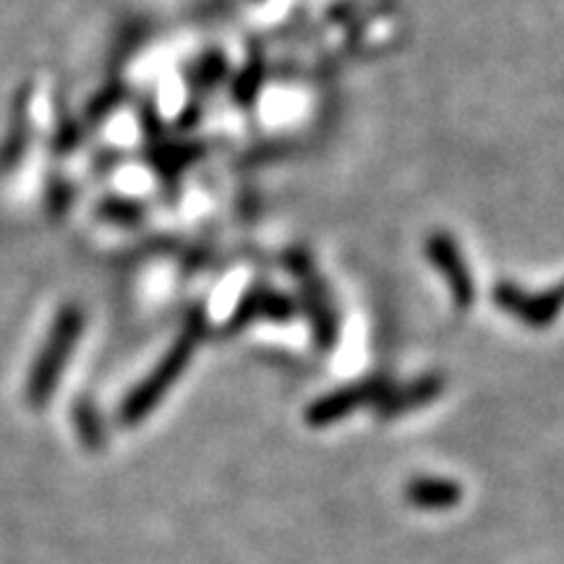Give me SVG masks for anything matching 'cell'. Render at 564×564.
I'll return each instance as SVG.
<instances>
[{"label":"cell","instance_id":"obj_6","mask_svg":"<svg viewBox=\"0 0 564 564\" xmlns=\"http://www.w3.org/2000/svg\"><path fill=\"white\" fill-rule=\"evenodd\" d=\"M408 502L418 510H452L458 507L460 499H463V486L450 481V478H437V476H421L413 478L405 489Z\"/></svg>","mask_w":564,"mask_h":564},{"label":"cell","instance_id":"obj_3","mask_svg":"<svg viewBox=\"0 0 564 564\" xmlns=\"http://www.w3.org/2000/svg\"><path fill=\"white\" fill-rule=\"evenodd\" d=\"M387 392H390V385H387L385 379H366L361 381V385L342 387V390L324 394L322 400H316L306 411V421L311 426L335 424V421H342L348 413H353L355 408L381 400Z\"/></svg>","mask_w":564,"mask_h":564},{"label":"cell","instance_id":"obj_1","mask_svg":"<svg viewBox=\"0 0 564 564\" xmlns=\"http://www.w3.org/2000/svg\"><path fill=\"white\" fill-rule=\"evenodd\" d=\"M204 333V319L202 316H191V322L186 324L184 333L178 335V340L173 342V348L162 355L158 366L152 368V374L147 376L145 381L134 387L128 392V398L123 400L121 411H118V421L123 426H136L141 424L154 408L160 405V400L165 398V392L178 381V376L184 374V368L191 361L193 350H197L199 340H202Z\"/></svg>","mask_w":564,"mask_h":564},{"label":"cell","instance_id":"obj_7","mask_svg":"<svg viewBox=\"0 0 564 564\" xmlns=\"http://www.w3.org/2000/svg\"><path fill=\"white\" fill-rule=\"evenodd\" d=\"M439 392H442V379H437V376H429V379L413 381V385H408L405 390H390V392H387L385 398L379 400V413L385 418L400 416V413L426 405V403H429V400L437 398Z\"/></svg>","mask_w":564,"mask_h":564},{"label":"cell","instance_id":"obj_2","mask_svg":"<svg viewBox=\"0 0 564 564\" xmlns=\"http://www.w3.org/2000/svg\"><path fill=\"white\" fill-rule=\"evenodd\" d=\"M84 333V314L79 306H63L58 311L48 340L42 342L40 353L29 368L27 379V403L32 408H42L53 398L63 368L68 366L71 353Z\"/></svg>","mask_w":564,"mask_h":564},{"label":"cell","instance_id":"obj_9","mask_svg":"<svg viewBox=\"0 0 564 564\" xmlns=\"http://www.w3.org/2000/svg\"><path fill=\"white\" fill-rule=\"evenodd\" d=\"M74 424L79 429L82 442L87 447H100L102 444V421L100 413L95 411L92 403H79L74 411Z\"/></svg>","mask_w":564,"mask_h":564},{"label":"cell","instance_id":"obj_4","mask_svg":"<svg viewBox=\"0 0 564 564\" xmlns=\"http://www.w3.org/2000/svg\"><path fill=\"white\" fill-rule=\"evenodd\" d=\"M290 270L296 272V277L301 280L303 290V306L311 314V322H314V333L316 342L327 350L337 342V316L333 314V303H329V293L324 290V285L316 277V272H311V264L306 256H293V264Z\"/></svg>","mask_w":564,"mask_h":564},{"label":"cell","instance_id":"obj_8","mask_svg":"<svg viewBox=\"0 0 564 564\" xmlns=\"http://www.w3.org/2000/svg\"><path fill=\"white\" fill-rule=\"evenodd\" d=\"M290 316H293V301L290 298L270 293V290H256V293L246 296V301L238 306L233 327H243V324L254 319H290Z\"/></svg>","mask_w":564,"mask_h":564},{"label":"cell","instance_id":"obj_5","mask_svg":"<svg viewBox=\"0 0 564 564\" xmlns=\"http://www.w3.org/2000/svg\"><path fill=\"white\" fill-rule=\"evenodd\" d=\"M429 259L437 264V270H442L447 285H450L452 296L460 306H468L473 298V280L468 275V267H465V259L458 251V246L452 243V238L437 236L429 238Z\"/></svg>","mask_w":564,"mask_h":564}]
</instances>
